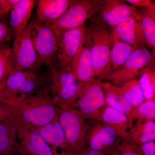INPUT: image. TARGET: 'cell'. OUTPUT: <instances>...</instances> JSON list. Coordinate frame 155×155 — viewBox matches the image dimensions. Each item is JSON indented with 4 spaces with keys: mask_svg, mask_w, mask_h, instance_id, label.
Segmentation results:
<instances>
[{
    "mask_svg": "<svg viewBox=\"0 0 155 155\" xmlns=\"http://www.w3.org/2000/svg\"><path fill=\"white\" fill-rule=\"evenodd\" d=\"M113 31L119 40L131 46L134 49L148 47L142 28L139 10L135 15L117 25Z\"/></svg>",
    "mask_w": 155,
    "mask_h": 155,
    "instance_id": "obj_16",
    "label": "cell"
},
{
    "mask_svg": "<svg viewBox=\"0 0 155 155\" xmlns=\"http://www.w3.org/2000/svg\"><path fill=\"white\" fill-rule=\"evenodd\" d=\"M49 94L57 107H72L84 89L72 73L71 68H62L57 63L47 72Z\"/></svg>",
    "mask_w": 155,
    "mask_h": 155,
    "instance_id": "obj_4",
    "label": "cell"
},
{
    "mask_svg": "<svg viewBox=\"0 0 155 155\" xmlns=\"http://www.w3.org/2000/svg\"><path fill=\"white\" fill-rule=\"evenodd\" d=\"M134 119L155 121V100L144 101L135 107Z\"/></svg>",
    "mask_w": 155,
    "mask_h": 155,
    "instance_id": "obj_29",
    "label": "cell"
},
{
    "mask_svg": "<svg viewBox=\"0 0 155 155\" xmlns=\"http://www.w3.org/2000/svg\"><path fill=\"white\" fill-rule=\"evenodd\" d=\"M114 34V43L109 60L102 73L98 77L102 81L120 68L134 50L131 46L119 40Z\"/></svg>",
    "mask_w": 155,
    "mask_h": 155,
    "instance_id": "obj_21",
    "label": "cell"
},
{
    "mask_svg": "<svg viewBox=\"0 0 155 155\" xmlns=\"http://www.w3.org/2000/svg\"><path fill=\"white\" fill-rule=\"evenodd\" d=\"M155 140V121L137 119V122L128 131L124 141L140 146Z\"/></svg>",
    "mask_w": 155,
    "mask_h": 155,
    "instance_id": "obj_22",
    "label": "cell"
},
{
    "mask_svg": "<svg viewBox=\"0 0 155 155\" xmlns=\"http://www.w3.org/2000/svg\"><path fill=\"white\" fill-rule=\"evenodd\" d=\"M106 154H107V155H119V153H118L117 149L114 150V151L108 153Z\"/></svg>",
    "mask_w": 155,
    "mask_h": 155,
    "instance_id": "obj_38",
    "label": "cell"
},
{
    "mask_svg": "<svg viewBox=\"0 0 155 155\" xmlns=\"http://www.w3.org/2000/svg\"><path fill=\"white\" fill-rule=\"evenodd\" d=\"M125 2L136 8H146L155 6L154 2L150 0H125Z\"/></svg>",
    "mask_w": 155,
    "mask_h": 155,
    "instance_id": "obj_34",
    "label": "cell"
},
{
    "mask_svg": "<svg viewBox=\"0 0 155 155\" xmlns=\"http://www.w3.org/2000/svg\"><path fill=\"white\" fill-rule=\"evenodd\" d=\"M31 35L42 66L48 67L57 63L58 41L51 27L37 21L31 22Z\"/></svg>",
    "mask_w": 155,
    "mask_h": 155,
    "instance_id": "obj_8",
    "label": "cell"
},
{
    "mask_svg": "<svg viewBox=\"0 0 155 155\" xmlns=\"http://www.w3.org/2000/svg\"><path fill=\"white\" fill-rule=\"evenodd\" d=\"M58 119L64 132L66 149L64 155H83L86 148L88 124L86 119L75 108L58 107Z\"/></svg>",
    "mask_w": 155,
    "mask_h": 155,
    "instance_id": "obj_3",
    "label": "cell"
},
{
    "mask_svg": "<svg viewBox=\"0 0 155 155\" xmlns=\"http://www.w3.org/2000/svg\"><path fill=\"white\" fill-rule=\"evenodd\" d=\"M87 127L86 136V147L108 153L117 149V135L110 126L97 121H94Z\"/></svg>",
    "mask_w": 155,
    "mask_h": 155,
    "instance_id": "obj_14",
    "label": "cell"
},
{
    "mask_svg": "<svg viewBox=\"0 0 155 155\" xmlns=\"http://www.w3.org/2000/svg\"><path fill=\"white\" fill-rule=\"evenodd\" d=\"M42 67L13 69L5 82V104L14 106L22 100L48 91L47 72H43Z\"/></svg>",
    "mask_w": 155,
    "mask_h": 155,
    "instance_id": "obj_1",
    "label": "cell"
},
{
    "mask_svg": "<svg viewBox=\"0 0 155 155\" xmlns=\"http://www.w3.org/2000/svg\"><path fill=\"white\" fill-rule=\"evenodd\" d=\"M106 105L127 115L133 121L135 107L125 99L115 85L110 82H102Z\"/></svg>",
    "mask_w": 155,
    "mask_h": 155,
    "instance_id": "obj_24",
    "label": "cell"
},
{
    "mask_svg": "<svg viewBox=\"0 0 155 155\" xmlns=\"http://www.w3.org/2000/svg\"><path fill=\"white\" fill-rule=\"evenodd\" d=\"M14 69L11 47L7 44L0 45V83L6 79Z\"/></svg>",
    "mask_w": 155,
    "mask_h": 155,
    "instance_id": "obj_28",
    "label": "cell"
},
{
    "mask_svg": "<svg viewBox=\"0 0 155 155\" xmlns=\"http://www.w3.org/2000/svg\"><path fill=\"white\" fill-rule=\"evenodd\" d=\"M5 82L0 83V102L5 103V98L4 95V88Z\"/></svg>",
    "mask_w": 155,
    "mask_h": 155,
    "instance_id": "obj_37",
    "label": "cell"
},
{
    "mask_svg": "<svg viewBox=\"0 0 155 155\" xmlns=\"http://www.w3.org/2000/svg\"><path fill=\"white\" fill-rule=\"evenodd\" d=\"M102 81L98 78H95L84 89L72 107L86 119L96 121L100 110L106 105Z\"/></svg>",
    "mask_w": 155,
    "mask_h": 155,
    "instance_id": "obj_11",
    "label": "cell"
},
{
    "mask_svg": "<svg viewBox=\"0 0 155 155\" xmlns=\"http://www.w3.org/2000/svg\"><path fill=\"white\" fill-rule=\"evenodd\" d=\"M16 108L14 106L0 102V124L9 119L16 118Z\"/></svg>",
    "mask_w": 155,
    "mask_h": 155,
    "instance_id": "obj_30",
    "label": "cell"
},
{
    "mask_svg": "<svg viewBox=\"0 0 155 155\" xmlns=\"http://www.w3.org/2000/svg\"><path fill=\"white\" fill-rule=\"evenodd\" d=\"M153 54L147 48L135 49L127 57L124 64L104 79L115 85L132 79L141 74L148 68L154 65Z\"/></svg>",
    "mask_w": 155,
    "mask_h": 155,
    "instance_id": "obj_7",
    "label": "cell"
},
{
    "mask_svg": "<svg viewBox=\"0 0 155 155\" xmlns=\"http://www.w3.org/2000/svg\"><path fill=\"white\" fill-rule=\"evenodd\" d=\"M96 121L112 127L123 140L133 126V121L127 115L107 105L100 110Z\"/></svg>",
    "mask_w": 155,
    "mask_h": 155,
    "instance_id": "obj_17",
    "label": "cell"
},
{
    "mask_svg": "<svg viewBox=\"0 0 155 155\" xmlns=\"http://www.w3.org/2000/svg\"><path fill=\"white\" fill-rule=\"evenodd\" d=\"M138 80L144 101L155 100V69L154 65L148 67L142 73Z\"/></svg>",
    "mask_w": 155,
    "mask_h": 155,
    "instance_id": "obj_27",
    "label": "cell"
},
{
    "mask_svg": "<svg viewBox=\"0 0 155 155\" xmlns=\"http://www.w3.org/2000/svg\"><path fill=\"white\" fill-rule=\"evenodd\" d=\"M71 69L73 75L83 89L95 78L93 70L90 42L87 31L80 48L72 61Z\"/></svg>",
    "mask_w": 155,
    "mask_h": 155,
    "instance_id": "obj_15",
    "label": "cell"
},
{
    "mask_svg": "<svg viewBox=\"0 0 155 155\" xmlns=\"http://www.w3.org/2000/svg\"><path fill=\"white\" fill-rule=\"evenodd\" d=\"M17 131L18 140L24 155H64L50 146L35 127L17 120Z\"/></svg>",
    "mask_w": 155,
    "mask_h": 155,
    "instance_id": "obj_13",
    "label": "cell"
},
{
    "mask_svg": "<svg viewBox=\"0 0 155 155\" xmlns=\"http://www.w3.org/2000/svg\"><path fill=\"white\" fill-rule=\"evenodd\" d=\"M35 1L19 0L9 13L8 25L14 37L19 34L29 24Z\"/></svg>",
    "mask_w": 155,
    "mask_h": 155,
    "instance_id": "obj_20",
    "label": "cell"
},
{
    "mask_svg": "<svg viewBox=\"0 0 155 155\" xmlns=\"http://www.w3.org/2000/svg\"><path fill=\"white\" fill-rule=\"evenodd\" d=\"M87 26L67 31L57 38V64L62 68H71L72 61L78 51L83 41Z\"/></svg>",
    "mask_w": 155,
    "mask_h": 155,
    "instance_id": "obj_12",
    "label": "cell"
},
{
    "mask_svg": "<svg viewBox=\"0 0 155 155\" xmlns=\"http://www.w3.org/2000/svg\"><path fill=\"white\" fill-rule=\"evenodd\" d=\"M17 120L0 124V155H25L17 137Z\"/></svg>",
    "mask_w": 155,
    "mask_h": 155,
    "instance_id": "obj_19",
    "label": "cell"
},
{
    "mask_svg": "<svg viewBox=\"0 0 155 155\" xmlns=\"http://www.w3.org/2000/svg\"><path fill=\"white\" fill-rule=\"evenodd\" d=\"M14 106L17 121L35 128L58 119V107L48 91L22 100Z\"/></svg>",
    "mask_w": 155,
    "mask_h": 155,
    "instance_id": "obj_2",
    "label": "cell"
},
{
    "mask_svg": "<svg viewBox=\"0 0 155 155\" xmlns=\"http://www.w3.org/2000/svg\"><path fill=\"white\" fill-rule=\"evenodd\" d=\"M19 0H0V8L4 17L9 14Z\"/></svg>",
    "mask_w": 155,
    "mask_h": 155,
    "instance_id": "obj_33",
    "label": "cell"
},
{
    "mask_svg": "<svg viewBox=\"0 0 155 155\" xmlns=\"http://www.w3.org/2000/svg\"><path fill=\"white\" fill-rule=\"evenodd\" d=\"M31 28V22L21 33L14 38L11 49L14 69L24 70L43 67L34 47Z\"/></svg>",
    "mask_w": 155,
    "mask_h": 155,
    "instance_id": "obj_10",
    "label": "cell"
},
{
    "mask_svg": "<svg viewBox=\"0 0 155 155\" xmlns=\"http://www.w3.org/2000/svg\"><path fill=\"white\" fill-rule=\"evenodd\" d=\"M115 86L117 91L134 107H138L144 101L143 94L137 79L135 78Z\"/></svg>",
    "mask_w": 155,
    "mask_h": 155,
    "instance_id": "obj_26",
    "label": "cell"
},
{
    "mask_svg": "<svg viewBox=\"0 0 155 155\" xmlns=\"http://www.w3.org/2000/svg\"><path fill=\"white\" fill-rule=\"evenodd\" d=\"M83 155H107V154L104 153L91 149L89 148L86 147L83 153Z\"/></svg>",
    "mask_w": 155,
    "mask_h": 155,
    "instance_id": "obj_36",
    "label": "cell"
},
{
    "mask_svg": "<svg viewBox=\"0 0 155 155\" xmlns=\"http://www.w3.org/2000/svg\"><path fill=\"white\" fill-rule=\"evenodd\" d=\"M119 155H142L139 146L129 144L123 141L116 147Z\"/></svg>",
    "mask_w": 155,
    "mask_h": 155,
    "instance_id": "obj_32",
    "label": "cell"
},
{
    "mask_svg": "<svg viewBox=\"0 0 155 155\" xmlns=\"http://www.w3.org/2000/svg\"><path fill=\"white\" fill-rule=\"evenodd\" d=\"M73 0H39L36 9L37 22L49 25L65 13Z\"/></svg>",
    "mask_w": 155,
    "mask_h": 155,
    "instance_id": "obj_18",
    "label": "cell"
},
{
    "mask_svg": "<svg viewBox=\"0 0 155 155\" xmlns=\"http://www.w3.org/2000/svg\"><path fill=\"white\" fill-rule=\"evenodd\" d=\"M35 128L42 138L53 149L58 153H60L58 150H61V153H64L66 149L65 138L58 119Z\"/></svg>",
    "mask_w": 155,
    "mask_h": 155,
    "instance_id": "obj_23",
    "label": "cell"
},
{
    "mask_svg": "<svg viewBox=\"0 0 155 155\" xmlns=\"http://www.w3.org/2000/svg\"><path fill=\"white\" fill-rule=\"evenodd\" d=\"M87 26L91 54L95 78L99 77L105 68L114 41L113 30L103 24L91 22Z\"/></svg>",
    "mask_w": 155,
    "mask_h": 155,
    "instance_id": "obj_5",
    "label": "cell"
},
{
    "mask_svg": "<svg viewBox=\"0 0 155 155\" xmlns=\"http://www.w3.org/2000/svg\"><path fill=\"white\" fill-rule=\"evenodd\" d=\"M101 0H73V2L62 16L49 25L57 38L65 31L78 28L85 24L95 13Z\"/></svg>",
    "mask_w": 155,
    "mask_h": 155,
    "instance_id": "obj_6",
    "label": "cell"
},
{
    "mask_svg": "<svg viewBox=\"0 0 155 155\" xmlns=\"http://www.w3.org/2000/svg\"><path fill=\"white\" fill-rule=\"evenodd\" d=\"M122 0H101L95 13L91 18V22L103 24L114 30L117 25L124 22L138 12Z\"/></svg>",
    "mask_w": 155,
    "mask_h": 155,
    "instance_id": "obj_9",
    "label": "cell"
},
{
    "mask_svg": "<svg viewBox=\"0 0 155 155\" xmlns=\"http://www.w3.org/2000/svg\"><path fill=\"white\" fill-rule=\"evenodd\" d=\"M14 36L8 24L0 18V45H5L14 39Z\"/></svg>",
    "mask_w": 155,
    "mask_h": 155,
    "instance_id": "obj_31",
    "label": "cell"
},
{
    "mask_svg": "<svg viewBox=\"0 0 155 155\" xmlns=\"http://www.w3.org/2000/svg\"><path fill=\"white\" fill-rule=\"evenodd\" d=\"M0 18H3V19H4V18H5V17L3 16L2 13L1 8H0Z\"/></svg>",
    "mask_w": 155,
    "mask_h": 155,
    "instance_id": "obj_39",
    "label": "cell"
},
{
    "mask_svg": "<svg viewBox=\"0 0 155 155\" xmlns=\"http://www.w3.org/2000/svg\"><path fill=\"white\" fill-rule=\"evenodd\" d=\"M141 15V24L148 47L155 53V6L139 11Z\"/></svg>",
    "mask_w": 155,
    "mask_h": 155,
    "instance_id": "obj_25",
    "label": "cell"
},
{
    "mask_svg": "<svg viewBox=\"0 0 155 155\" xmlns=\"http://www.w3.org/2000/svg\"><path fill=\"white\" fill-rule=\"evenodd\" d=\"M142 155H155V142L152 141L139 146Z\"/></svg>",
    "mask_w": 155,
    "mask_h": 155,
    "instance_id": "obj_35",
    "label": "cell"
}]
</instances>
